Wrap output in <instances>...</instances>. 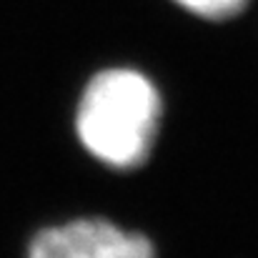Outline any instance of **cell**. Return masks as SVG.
<instances>
[{
    "instance_id": "cell-1",
    "label": "cell",
    "mask_w": 258,
    "mask_h": 258,
    "mask_svg": "<svg viewBox=\"0 0 258 258\" xmlns=\"http://www.w3.org/2000/svg\"><path fill=\"white\" fill-rule=\"evenodd\" d=\"M161 118V90L146 73L105 68L83 88L76 136L98 163L113 171H136L153 153Z\"/></svg>"
},
{
    "instance_id": "cell-2",
    "label": "cell",
    "mask_w": 258,
    "mask_h": 258,
    "mask_svg": "<svg viewBox=\"0 0 258 258\" xmlns=\"http://www.w3.org/2000/svg\"><path fill=\"white\" fill-rule=\"evenodd\" d=\"M28 258H156L148 236L105 218H76L38 231Z\"/></svg>"
},
{
    "instance_id": "cell-3",
    "label": "cell",
    "mask_w": 258,
    "mask_h": 258,
    "mask_svg": "<svg viewBox=\"0 0 258 258\" xmlns=\"http://www.w3.org/2000/svg\"><path fill=\"white\" fill-rule=\"evenodd\" d=\"M173 3L196 18L221 23V20H231L241 15L251 0H173Z\"/></svg>"
}]
</instances>
